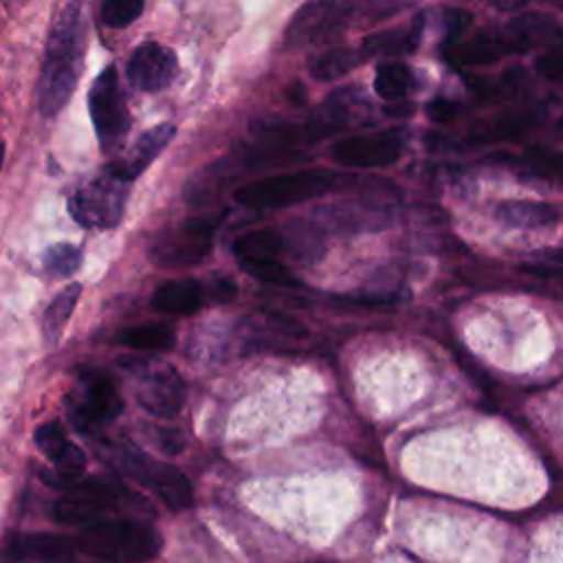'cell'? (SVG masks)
Listing matches in <instances>:
<instances>
[{
  "mask_svg": "<svg viewBox=\"0 0 563 563\" xmlns=\"http://www.w3.org/2000/svg\"><path fill=\"white\" fill-rule=\"evenodd\" d=\"M86 33V2L68 0L48 33L42 73L37 79V108L44 117H55L75 92L84 70Z\"/></svg>",
  "mask_w": 563,
  "mask_h": 563,
  "instance_id": "cell-1",
  "label": "cell"
},
{
  "mask_svg": "<svg viewBox=\"0 0 563 563\" xmlns=\"http://www.w3.org/2000/svg\"><path fill=\"white\" fill-rule=\"evenodd\" d=\"M79 543L110 563H143L158 554L161 534L141 519H106L79 532Z\"/></svg>",
  "mask_w": 563,
  "mask_h": 563,
  "instance_id": "cell-2",
  "label": "cell"
},
{
  "mask_svg": "<svg viewBox=\"0 0 563 563\" xmlns=\"http://www.w3.org/2000/svg\"><path fill=\"white\" fill-rule=\"evenodd\" d=\"M110 449V462L114 468L125 477L147 486L169 510H185L191 506V484L176 466L156 462L132 444H117Z\"/></svg>",
  "mask_w": 563,
  "mask_h": 563,
  "instance_id": "cell-3",
  "label": "cell"
},
{
  "mask_svg": "<svg viewBox=\"0 0 563 563\" xmlns=\"http://www.w3.org/2000/svg\"><path fill=\"white\" fill-rule=\"evenodd\" d=\"M334 180L336 174L325 169L290 172L242 185L235 191V200L249 209H279L325 194Z\"/></svg>",
  "mask_w": 563,
  "mask_h": 563,
  "instance_id": "cell-4",
  "label": "cell"
},
{
  "mask_svg": "<svg viewBox=\"0 0 563 563\" xmlns=\"http://www.w3.org/2000/svg\"><path fill=\"white\" fill-rule=\"evenodd\" d=\"M218 224L220 216H196L161 231L150 246V260L161 268H187L202 262L213 246Z\"/></svg>",
  "mask_w": 563,
  "mask_h": 563,
  "instance_id": "cell-5",
  "label": "cell"
},
{
  "mask_svg": "<svg viewBox=\"0 0 563 563\" xmlns=\"http://www.w3.org/2000/svg\"><path fill=\"white\" fill-rule=\"evenodd\" d=\"M128 191L130 183L106 169L68 198V213L81 227L112 229L123 218Z\"/></svg>",
  "mask_w": 563,
  "mask_h": 563,
  "instance_id": "cell-6",
  "label": "cell"
},
{
  "mask_svg": "<svg viewBox=\"0 0 563 563\" xmlns=\"http://www.w3.org/2000/svg\"><path fill=\"white\" fill-rule=\"evenodd\" d=\"M88 110L90 119L97 132V139L101 143V150L106 154H112L119 150L123 139L130 130V112L125 106V95L121 90L119 73L114 66L103 68L88 92Z\"/></svg>",
  "mask_w": 563,
  "mask_h": 563,
  "instance_id": "cell-7",
  "label": "cell"
},
{
  "mask_svg": "<svg viewBox=\"0 0 563 563\" xmlns=\"http://www.w3.org/2000/svg\"><path fill=\"white\" fill-rule=\"evenodd\" d=\"M123 409V400L103 372L88 369L79 376L77 389L70 396V422L81 433H92L112 422Z\"/></svg>",
  "mask_w": 563,
  "mask_h": 563,
  "instance_id": "cell-8",
  "label": "cell"
},
{
  "mask_svg": "<svg viewBox=\"0 0 563 563\" xmlns=\"http://www.w3.org/2000/svg\"><path fill=\"white\" fill-rule=\"evenodd\" d=\"M358 0H308L290 20L284 46H312L336 35L352 18Z\"/></svg>",
  "mask_w": 563,
  "mask_h": 563,
  "instance_id": "cell-9",
  "label": "cell"
},
{
  "mask_svg": "<svg viewBox=\"0 0 563 563\" xmlns=\"http://www.w3.org/2000/svg\"><path fill=\"white\" fill-rule=\"evenodd\" d=\"M405 147V134L400 130L356 134L334 145L332 156L345 167H385L394 163Z\"/></svg>",
  "mask_w": 563,
  "mask_h": 563,
  "instance_id": "cell-10",
  "label": "cell"
},
{
  "mask_svg": "<svg viewBox=\"0 0 563 563\" xmlns=\"http://www.w3.org/2000/svg\"><path fill=\"white\" fill-rule=\"evenodd\" d=\"M134 396H136V402L147 413L169 418V416H176L183 409L185 380L169 365L152 367V369L143 372L136 378Z\"/></svg>",
  "mask_w": 563,
  "mask_h": 563,
  "instance_id": "cell-11",
  "label": "cell"
},
{
  "mask_svg": "<svg viewBox=\"0 0 563 563\" xmlns=\"http://www.w3.org/2000/svg\"><path fill=\"white\" fill-rule=\"evenodd\" d=\"M178 59L176 55L158 44V42H145L134 48V53L128 59V81L145 92L163 90L167 88L176 77Z\"/></svg>",
  "mask_w": 563,
  "mask_h": 563,
  "instance_id": "cell-12",
  "label": "cell"
},
{
  "mask_svg": "<svg viewBox=\"0 0 563 563\" xmlns=\"http://www.w3.org/2000/svg\"><path fill=\"white\" fill-rule=\"evenodd\" d=\"M174 134H176V128L172 123H158V125L145 130L119 158L110 161L106 169L112 172L114 176L132 183L167 147V143L174 139Z\"/></svg>",
  "mask_w": 563,
  "mask_h": 563,
  "instance_id": "cell-13",
  "label": "cell"
},
{
  "mask_svg": "<svg viewBox=\"0 0 563 563\" xmlns=\"http://www.w3.org/2000/svg\"><path fill=\"white\" fill-rule=\"evenodd\" d=\"M504 44L512 51H530L539 46H563V29L545 13H526L510 20L504 29Z\"/></svg>",
  "mask_w": 563,
  "mask_h": 563,
  "instance_id": "cell-14",
  "label": "cell"
},
{
  "mask_svg": "<svg viewBox=\"0 0 563 563\" xmlns=\"http://www.w3.org/2000/svg\"><path fill=\"white\" fill-rule=\"evenodd\" d=\"M75 545V539L53 532H18L7 539V554L11 561L64 563Z\"/></svg>",
  "mask_w": 563,
  "mask_h": 563,
  "instance_id": "cell-15",
  "label": "cell"
},
{
  "mask_svg": "<svg viewBox=\"0 0 563 563\" xmlns=\"http://www.w3.org/2000/svg\"><path fill=\"white\" fill-rule=\"evenodd\" d=\"M35 446L46 460L55 464L62 475H81L86 466V453L73 444L57 422H44L35 429Z\"/></svg>",
  "mask_w": 563,
  "mask_h": 563,
  "instance_id": "cell-16",
  "label": "cell"
},
{
  "mask_svg": "<svg viewBox=\"0 0 563 563\" xmlns=\"http://www.w3.org/2000/svg\"><path fill=\"white\" fill-rule=\"evenodd\" d=\"M202 297H205V288L196 279L191 277L167 279L156 286L152 295V308L165 314L189 317L200 310Z\"/></svg>",
  "mask_w": 563,
  "mask_h": 563,
  "instance_id": "cell-17",
  "label": "cell"
},
{
  "mask_svg": "<svg viewBox=\"0 0 563 563\" xmlns=\"http://www.w3.org/2000/svg\"><path fill=\"white\" fill-rule=\"evenodd\" d=\"M495 218L512 229H545L556 224L561 213L550 202L506 200L495 207Z\"/></svg>",
  "mask_w": 563,
  "mask_h": 563,
  "instance_id": "cell-18",
  "label": "cell"
},
{
  "mask_svg": "<svg viewBox=\"0 0 563 563\" xmlns=\"http://www.w3.org/2000/svg\"><path fill=\"white\" fill-rule=\"evenodd\" d=\"M422 26H424V15H416L407 26L380 31V33H374V35L365 37L361 48L367 57L380 55V53H387V55L409 53L418 46L420 35H422Z\"/></svg>",
  "mask_w": 563,
  "mask_h": 563,
  "instance_id": "cell-19",
  "label": "cell"
},
{
  "mask_svg": "<svg viewBox=\"0 0 563 563\" xmlns=\"http://www.w3.org/2000/svg\"><path fill=\"white\" fill-rule=\"evenodd\" d=\"M284 249V235L275 229H257L240 235L233 242V253L240 264L257 260H279Z\"/></svg>",
  "mask_w": 563,
  "mask_h": 563,
  "instance_id": "cell-20",
  "label": "cell"
},
{
  "mask_svg": "<svg viewBox=\"0 0 563 563\" xmlns=\"http://www.w3.org/2000/svg\"><path fill=\"white\" fill-rule=\"evenodd\" d=\"M363 59H367V55L363 53L361 46L358 48L339 46V48H330L325 53L312 55L308 62V68L314 79L332 81V79L345 75L347 70H352L354 66H358Z\"/></svg>",
  "mask_w": 563,
  "mask_h": 563,
  "instance_id": "cell-21",
  "label": "cell"
},
{
  "mask_svg": "<svg viewBox=\"0 0 563 563\" xmlns=\"http://www.w3.org/2000/svg\"><path fill=\"white\" fill-rule=\"evenodd\" d=\"M506 53H510V48L504 44V40H488V37H479V40L466 42V44L453 42L444 48V57L455 66L493 64L499 57H504Z\"/></svg>",
  "mask_w": 563,
  "mask_h": 563,
  "instance_id": "cell-22",
  "label": "cell"
},
{
  "mask_svg": "<svg viewBox=\"0 0 563 563\" xmlns=\"http://www.w3.org/2000/svg\"><path fill=\"white\" fill-rule=\"evenodd\" d=\"M79 295H81V286L73 282L66 288H62L48 303L44 319H42V330H44V336L48 343H57L62 330L66 328V321L70 319V314L79 301Z\"/></svg>",
  "mask_w": 563,
  "mask_h": 563,
  "instance_id": "cell-23",
  "label": "cell"
},
{
  "mask_svg": "<svg viewBox=\"0 0 563 563\" xmlns=\"http://www.w3.org/2000/svg\"><path fill=\"white\" fill-rule=\"evenodd\" d=\"M119 343L132 350H169L174 343V330L165 323H139L119 332Z\"/></svg>",
  "mask_w": 563,
  "mask_h": 563,
  "instance_id": "cell-24",
  "label": "cell"
},
{
  "mask_svg": "<svg viewBox=\"0 0 563 563\" xmlns=\"http://www.w3.org/2000/svg\"><path fill=\"white\" fill-rule=\"evenodd\" d=\"M413 84V75L407 64L402 62H385L376 68L374 90L378 97L387 101H400Z\"/></svg>",
  "mask_w": 563,
  "mask_h": 563,
  "instance_id": "cell-25",
  "label": "cell"
},
{
  "mask_svg": "<svg viewBox=\"0 0 563 563\" xmlns=\"http://www.w3.org/2000/svg\"><path fill=\"white\" fill-rule=\"evenodd\" d=\"M541 114L537 112H515L504 114L495 121H490L486 128H482V139H515L526 134L530 128L539 125Z\"/></svg>",
  "mask_w": 563,
  "mask_h": 563,
  "instance_id": "cell-26",
  "label": "cell"
},
{
  "mask_svg": "<svg viewBox=\"0 0 563 563\" xmlns=\"http://www.w3.org/2000/svg\"><path fill=\"white\" fill-rule=\"evenodd\" d=\"M523 163L534 176L563 185V152H554L545 147H528L523 152Z\"/></svg>",
  "mask_w": 563,
  "mask_h": 563,
  "instance_id": "cell-27",
  "label": "cell"
},
{
  "mask_svg": "<svg viewBox=\"0 0 563 563\" xmlns=\"http://www.w3.org/2000/svg\"><path fill=\"white\" fill-rule=\"evenodd\" d=\"M81 264V251L75 244L57 242L44 253V268L55 277H70Z\"/></svg>",
  "mask_w": 563,
  "mask_h": 563,
  "instance_id": "cell-28",
  "label": "cell"
},
{
  "mask_svg": "<svg viewBox=\"0 0 563 563\" xmlns=\"http://www.w3.org/2000/svg\"><path fill=\"white\" fill-rule=\"evenodd\" d=\"M251 277L264 282V284H273V286H299L297 275L282 264L279 260H257V262H244L240 264Z\"/></svg>",
  "mask_w": 563,
  "mask_h": 563,
  "instance_id": "cell-29",
  "label": "cell"
},
{
  "mask_svg": "<svg viewBox=\"0 0 563 563\" xmlns=\"http://www.w3.org/2000/svg\"><path fill=\"white\" fill-rule=\"evenodd\" d=\"M143 11V0H103L101 20L110 29H123L132 24Z\"/></svg>",
  "mask_w": 563,
  "mask_h": 563,
  "instance_id": "cell-30",
  "label": "cell"
},
{
  "mask_svg": "<svg viewBox=\"0 0 563 563\" xmlns=\"http://www.w3.org/2000/svg\"><path fill=\"white\" fill-rule=\"evenodd\" d=\"M534 68L541 77L550 79V81H556V84H563V51H550V53H543L534 59Z\"/></svg>",
  "mask_w": 563,
  "mask_h": 563,
  "instance_id": "cell-31",
  "label": "cell"
},
{
  "mask_svg": "<svg viewBox=\"0 0 563 563\" xmlns=\"http://www.w3.org/2000/svg\"><path fill=\"white\" fill-rule=\"evenodd\" d=\"M207 292H209L211 299L224 303V301H229V299L235 297V282L229 279V277H224V275H213V277L209 279Z\"/></svg>",
  "mask_w": 563,
  "mask_h": 563,
  "instance_id": "cell-32",
  "label": "cell"
},
{
  "mask_svg": "<svg viewBox=\"0 0 563 563\" xmlns=\"http://www.w3.org/2000/svg\"><path fill=\"white\" fill-rule=\"evenodd\" d=\"M427 114L435 123H449L457 117V106L449 99H433L427 103Z\"/></svg>",
  "mask_w": 563,
  "mask_h": 563,
  "instance_id": "cell-33",
  "label": "cell"
},
{
  "mask_svg": "<svg viewBox=\"0 0 563 563\" xmlns=\"http://www.w3.org/2000/svg\"><path fill=\"white\" fill-rule=\"evenodd\" d=\"M444 24H446V35L455 37L471 24V13L462 11V9H446L444 11Z\"/></svg>",
  "mask_w": 563,
  "mask_h": 563,
  "instance_id": "cell-34",
  "label": "cell"
},
{
  "mask_svg": "<svg viewBox=\"0 0 563 563\" xmlns=\"http://www.w3.org/2000/svg\"><path fill=\"white\" fill-rule=\"evenodd\" d=\"M154 431H156V442L161 444L163 451H167V453H178L180 451L183 440L174 429H154Z\"/></svg>",
  "mask_w": 563,
  "mask_h": 563,
  "instance_id": "cell-35",
  "label": "cell"
},
{
  "mask_svg": "<svg viewBox=\"0 0 563 563\" xmlns=\"http://www.w3.org/2000/svg\"><path fill=\"white\" fill-rule=\"evenodd\" d=\"M499 11H515V9H519V7H523V4H528L530 0H490Z\"/></svg>",
  "mask_w": 563,
  "mask_h": 563,
  "instance_id": "cell-36",
  "label": "cell"
},
{
  "mask_svg": "<svg viewBox=\"0 0 563 563\" xmlns=\"http://www.w3.org/2000/svg\"><path fill=\"white\" fill-rule=\"evenodd\" d=\"M552 2H554L556 7H561V9H563V0H552Z\"/></svg>",
  "mask_w": 563,
  "mask_h": 563,
  "instance_id": "cell-37",
  "label": "cell"
},
{
  "mask_svg": "<svg viewBox=\"0 0 563 563\" xmlns=\"http://www.w3.org/2000/svg\"><path fill=\"white\" fill-rule=\"evenodd\" d=\"M559 130H563V117L559 119Z\"/></svg>",
  "mask_w": 563,
  "mask_h": 563,
  "instance_id": "cell-38",
  "label": "cell"
}]
</instances>
